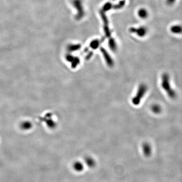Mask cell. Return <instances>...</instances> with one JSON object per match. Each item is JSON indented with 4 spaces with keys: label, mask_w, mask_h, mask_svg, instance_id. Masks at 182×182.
I'll return each instance as SVG.
<instances>
[{
    "label": "cell",
    "mask_w": 182,
    "mask_h": 182,
    "mask_svg": "<svg viewBox=\"0 0 182 182\" xmlns=\"http://www.w3.org/2000/svg\"><path fill=\"white\" fill-rule=\"evenodd\" d=\"M170 30L171 33L175 34H182V25L179 24H176L172 25L170 27Z\"/></svg>",
    "instance_id": "obj_5"
},
{
    "label": "cell",
    "mask_w": 182,
    "mask_h": 182,
    "mask_svg": "<svg viewBox=\"0 0 182 182\" xmlns=\"http://www.w3.org/2000/svg\"><path fill=\"white\" fill-rule=\"evenodd\" d=\"M71 66L73 68H75L76 67L78 66L79 63H80V60L79 59V58L77 57H74L73 59V60L71 61Z\"/></svg>",
    "instance_id": "obj_9"
},
{
    "label": "cell",
    "mask_w": 182,
    "mask_h": 182,
    "mask_svg": "<svg viewBox=\"0 0 182 182\" xmlns=\"http://www.w3.org/2000/svg\"><path fill=\"white\" fill-rule=\"evenodd\" d=\"M73 167L76 172H81L84 169V166L83 163L79 161L74 162L73 163Z\"/></svg>",
    "instance_id": "obj_7"
},
{
    "label": "cell",
    "mask_w": 182,
    "mask_h": 182,
    "mask_svg": "<svg viewBox=\"0 0 182 182\" xmlns=\"http://www.w3.org/2000/svg\"><path fill=\"white\" fill-rule=\"evenodd\" d=\"M84 162L87 166L90 168H94L96 165V162L95 159L90 156H86L84 158Z\"/></svg>",
    "instance_id": "obj_6"
},
{
    "label": "cell",
    "mask_w": 182,
    "mask_h": 182,
    "mask_svg": "<svg viewBox=\"0 0 182 182\" xmlns=\"http://www.w3.org/2000/svg\"><path fill=\"white\" fill-rule=\"evenodd\" d=\"M101 51H102L104 58L105 59V61L107 64V65L109 67L113 66L114 65V61H113L111 56L108 54V53L106 52V51L104 49H102L101 50Z\"/></svg>",
    "instance_id": "obj_4"
},
{
    "label": "cell",
    "mask_w": 182,
    "mask_h": 182,
    "mask_svg": "<svg viewBox=\"0 0 182 182\" xmlns=\"http://www.w3.org/2000/svg\"><path fill=\"white\" fill-rule=\"evenodd\" d=\"M80 47V46H79V45H74V46H73V47H71V50H77L78 49H79Z\"/></svg>",
    "instance_id": "obj_13"
},
{
    "label": "cell",
    "mask_w": 182,
    "mask_h": 182,
    "mask_svg": "<svg viewBox=\"0 0 182 182\" xmlns=\"http://www.w3.org/2000/svg\"><path fill=\"white\" fill-rule=\"evenodd\" d=\"M99 42L98 41H92L91 44V47L93 48V49H96L99 46Z\"/></svg>",
    "instance_id": "obj_11"
},
{
    "label": "cell",
    "mask_w": 182,
    "mask_h": 182,
    "mask_svg": "<svg viewBox=\"0 0 182 182\" xmlns=\"http://www.w3.org/2000/svg\"><path fill=\"white\" fill-rule=\"evenodd\" d=\"M147 87L144 84H142L138 87V91L134 97L132 99V103L135 105H138L145 96L147 91Z\"/></svg>",
    "instance_id": "obj_2"
},
{
    "label": "cell",
    "mask_w": 182,
    "mask_h": 182,
    "mask_svg": "<svg viewBox=\"0 0 182 182\" xmlns=\"http://www.w3.org/2000/svg\"><path fill=\"white\" fill-rule=\"evenodd\" d=\"M144 155L146 157H149L152 154V147L148 143H144L142 145Z\"/></svg>",
    "instance_id": "obj_3"
},
{
    "label": "cell",
    "mask_w": 182,
    "mask_h": 182,
    "mask_svg": "<svg viewBox=\"0 0 182 182\" xmlns=\"http://www.w3.org/2000/svg\"><path fill=\"white\" fill-rule=\"evenodd\" d=\"M162 87L166 91L168 96L172 99H175L177 97V94L176 91L173 89L170 84V77L167 73H164L162 77Z\"/></svg>",
    "instance_id": "obj_1"
},
{
    "label": "cell",
    "mask_w": 182,
    "mask_h": 182,
    "mask_svg": "<svg viewBox=\"0 0 182 182\" xmlns=\"http://www.w3.org/2000/svg\"><path fill=\"white\" fill-rule=\"evenodd\" d=\"M139 15L142 18H145L147 17V15H148V13L147 12L146 10H145V9H142L139 11Z\"/></svg>",
    "instance_id": "obj_10"
},
{
    "label": "cell",
    "mask_w": 182,
    "mask_h": 182,
    "mask_svg": "<svg viewBox=\"0 0 182 182\" xmlns=\"http://www.w3.org/2000/svg\"><path fill=\"white\" fill-rule=\"evenodd\" d=\"M176 1L177 0H166V3H167L168 5L172 6L176 3Z\"/></svg>",
    "instance_id": "obj_12"
},
{
    "label": "cell",
    "mask_w": 182,
    "mask_h": 182,
    "mask_svg": "<svg viewBox=\"0 0 182 182\" xmlns=\"http://www.w3.org/2000/svg\"><path fill=\"white\" fill-rule=\"evenodd\" d=\"M151 110L155 114H159L162 112V108L158 104H154L151 107Z\"/></svg>",
    "instance_id": "obj_8"
}]
</instances>
